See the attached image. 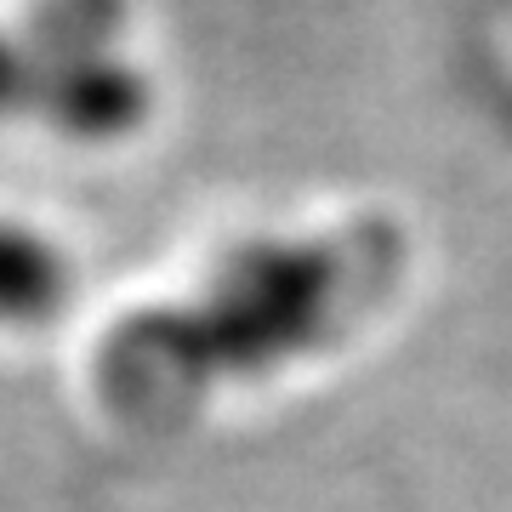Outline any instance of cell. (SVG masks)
I'll list each match as a JSON object with an SVG mask.
<instances>
[{
    "label": "cell",
    "instance_id": "6da1fadb",
    "mask_svg": "<svg viewBox=\"0 0 512 512\" xmlns=\"http://www.w3.org/2000/svg\"><path fill=\"white\" fill-rule=\"evenodd\" d=\"M404 274V234L359 222L313 245H251L222 262L194 302L148 308L103 336L97 393L114 421L171 433L217 387L274 376L302 353L342 342L393 296Z\"/></svg>",
    "mask_w": 512,
    "mask_h": 512
},
{
    "label": "cell",
    "instance_id": "7a4b0ae2",
    "mask_svg": "<svg viewBox=\"0 0 512 512\" xmlns=\"http://www.w3.org/2000/svg\"><path fill=\"white\" fill-rule=\"evenodd\" d=\"M114 29L120 0H40L23 29H0V120L18 109L35 114L52 74L69 57L109 46Z\"/></svg>",
    "mask_w": 512,
    "mask_h": 512
},
{
    "label": "cell",
    "instance_id": "3957f363",
    "mask_svg": "<svg viewBox=\"0 0 512 512\" xmlns=\"http://www.w3.org/2000/svg\"><path fill=\"white\" fill-rule=\"evenodd\" d=\"M35 114L52 131L74 137V143H114L148 114V86L126 57L97 46V52L69 57L52 74V86L40 92Z\"/></svg>",
    "mask_w": 512,
    "mask_h": 512
},
{
    "label": "cell",
    "instance_id": "277c9868",
    "mask_svg": "<svg viewBox=\"0 0 512 512\" xmlns=\"http://www.w3.org/2000/svg\"><path fill=\"white\" fill-rule=\"evenodd\" d=\"M69 296V268L57 245L40 234L0 222V325H40Z\"/></svg>",
    "mask_w": 512,
    "mask_h": 512
}]
</instances>
